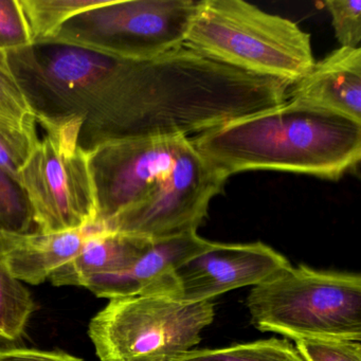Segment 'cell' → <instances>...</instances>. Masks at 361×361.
<instances>
[{"instance_id":"cell-1","label":"cell","mask_w":361,"mask_h":361,"mask_svg":"<svg viewBox=\"0 0 361 361\" xmlns=\"http://www.w3.org/2000/svg\"><path fill=\"white\" fill-rule=\"evenodd\" d=\"M190 141L226 179L247 171H279L336 180L360 161L361 123L287 101L190 137Z\"/></svg>"},{"instance_id":"cell-2","label":"cell","mask_w":361,"mask_h":361,"mask_svg":"<svg viewBox=\"0 0 361 361\" xmlns=\"http://www.w3.org/2000/svg\"><path fill=\"white\" fill-rule=\"evenodd\" d=\"M183 46L238 71L290 85L316 63L308 33L242 0L198 1Z\"/></svg>"},{"instance_id":"cell-3","label":"cell","mask_w":361,"mask_h":361,"mask_svg":"<svg viewBox=\"0 0 361 361\" xmlns=\"http://www.w3.org/2000/svg\"><path fill=\"white\" fill-rule=\"evenodd\" d=\"M251 323L293 340L361 341V276L299 265L253 286L246 300Z\"/></svg>"},{"instance_id":"cell-4","label":"cell","mask_w":361,"mask_h":361,"mask_svg":"<svg viewBox=\"0 0 361 361\" xmlns=\"http://www.w3.org/2000/svg\"><path fill=\"white\" fill-rule=\"evenodd\" d=\"M214 316L212 301L116 298L92 319L88 335L101 361H172L200 344Z\"/></svg>"},{"instance_id":"cell-5","label":"cell","mask_w":361,"mask_h":361,"mask_svg":"<svg viewBox=\"0 0 361 361\" xmlns=\"http://www.w3.org/2000/svg\"><path fill=\"white\" fill-rule=\"evenodd\" d=\"M198 1H114L65 23L49 41L124 60L143 61L181 47Z\"/></svg>"},{"instance_id":"cell-6","label":"cell","mask_w":361,"mask_h":361,"mask_svg":"<svg viewBox=\"0 0 361 361\" xmlns=\"http://www.w3.org/2000/svg\"><path fill=\"white\" fill-rule=\"evenodd\" d=\"M39 233H58L96 224V191L88 153L46 135L18 173Z\"/></svg>"},{"instance_id":"cell-7","label":"cell","mask_w":361,"mask_h":361,"mask_svg":"<svg viewBox=\"0 0 361 361\" xmlns=\"http://www.w3.org/2000/svg\"><path fill=\"white\" fill-rule=\"evenodd\" d=\"M227 179L214 170L188 140L171 172L142 202L103 225L107 231L160 240L197 231L209 204Z\"/></svg>"},{"instance_id":"cell-8","label":"cell","mask_w":361,"mask_h":361,"mask_svg":"<svg viewBox=\"0 0 361 361\" xmlns=\"http://www.w3.org/2000/svg\"><path fill=\"white\" fill-rule=\"evenodd\" d=\"M187 137H151L114 141L88 153L102 226L142 202L171 172Z\"/></svg>"},{"instance_id":"cell-9","label":"cell","mask_w":361,"mask_h":361,"mask_svg":"<svg viewBox=\"0 0 361 361\" xmlns=\"http://www.w3.org/2000/svg\"><path fill=\"white\" fill-rule=\"evenodd\" d=\"M290 265L288 259L261 242L221 244L183 263L175 271L178 301H212L240 287L257 286Z\"/></svg>"},{"instance_id":"cell-10","label":"cell","mask_w":361,"mask_h":361,"mask_svg":"<svg viewBox=\"0 0 361 361\" xmlns=\"http://www.w3.org/2000/svg\"><path fill=\"white\" fill-rule=\"evenodd\" d=\"M213 243L200 238L196 231L155 240L128 269L96 276L85 287L97 297L111 300L151 295L174 299L175 271L192 257L210 249Z\"/></svg>"},{"instance_id":"cell-11","label":"cell","mask_w":361,"mask_h":361,"mask_svg":"<svg viewBox=\"0 0 361 361\" xmlns=\"http://www.w3.org/2000/svg\"><path fill=\"white\" fill-rule=\"evenodd\" d=\"M288 101L361 123V48L340 47L291 85Z\"/></svg>"},{"instance_id":"cell-12","label":"cell","mask_w":361,"mask_h":361,"mask_svg":"<svg viewBox=\"0 0 361 361\" xmlns=\"http://www.w3.org/2000/svg\"><path fill=\"white\" fill-rule=\"evenodd\" d=\"M99 230V224L58 233L31 232L6 240L1 257L10 272L20 282L39 285L77 257L84 243Z\"/></svg>"},{"instance_id":"cell-13","label":"cell","mask_w":361,"mask_h":361,"mask_svg":"<svg viewBox=\"0 0 361 361\" xmlns=\"http://www.w3.org/2000/svg\"><path fill=\"white\" fill-rule=\"evenodd\" d=\"M153 240L99 230L87 238L77 257L50 276L54 286L85 287L92 279L128 269L151 249Z\"/></svg>"},{"instance_id":"cell-14","label":"cell","mask_w":361,"mask_h":361,"mask_svg":"<svg viewBox=\"0 0 361 361\" xmlns=\"http://www.w3.org/2000/svg\"><path fill=\"white\" fill-rule=\"evenodd\" d=\"M37 126V118L10 69L7 56L0 52V140L22 166L39 145Z\"/></svg>"},{"instance_id":"cell-15","label":"cell","mask_w":361,"mask_h":361,"mask_svg":"<svg viewBox=\"0 0 361 361\" xmlns=\"http://www.w3.org/2000/svg\"><path fill=\"white\" fill-rule=\"evenodd\" d=\"M109 0H20L32 44L49 41L75 16L105 5Z\"/></svg>"},{"instance_id":"cell-16","label":"cell","mask_w":361,"mask_h":361,"mask_svg":"<svg viewBox=\"0 0 361 361\" xmlns=\"http://www.w3.org/2000/svg\"><path fill=\"white\" fill-rule=\"evenodd\" d=\"M35 310L28 289L10 272L0 255V342L20 340Z\"/></svg>"},{"instance_id":"cell-17","label":"cell","mask_w":361,"mask_h":361,"mask_svg":"<svg viewBox=\"0 0 361 361\" xmlns=\"http://www.w3.org/2000/svg\"><path fill=\"white\" fill-rule=\"evenodd\" d=\"M172 361H304V359L290 342L270 338L228 348L191 350Z\"/></svg>"},{"instance_id":"cell-18","label":"cell","mask_w":361,"mask_h":361,"mask_svg":"<svg viewBox=\"0 0 361 361\" xmlns=\"http://www.w3.org/2000/svg\"><path fill=\"white\" fill-rule=\"evenodd\" d=\"M33 225L32 210L22 185L0 170V255L8 238L31 233Z\"/></svg>"},{"instance_id":"cell-19","label":"cell","mask_w":361,"mask_h":361,"mask_svg":"<svg viewBox=\"0 0 361 361\" xmlns=\"http://www.w3.org/2000/svg\"><path fill=\"white\" fill-rule=\"evenodd\" d=\"M32 44L20 0H0V52L16 51Z\"/></svg>"},{"instance_id":"cell-20","label":"cell","mask_w":361,"mask_h":361,"mask_svg":"<svg viewBox=\"0 0 361 361\" xmlns=\"http://www.w3.org/2000/svg\"><path fill=\"white\" fill-rule=\"evenodd\" d=\"M324 5L331 14L336 37L341 47L360 48V0H327Z\"/></svg>"},{"instance_id":"cell-21","label":"cell","mask_w":361,"mask_h":361,"mask_svg":"<svg viewBox=\"0 0 361 361\" xmlns=\"http://www.w3.org/2000/svg\"><path fill=\"white\" fill-rule=\"evenodd\" d=\"M295 342L304 361H361L360 341L300 339Z\"/></svg>"},{"instance_id":"cell-22","label":"cell","mask_w":361,"mask_h":361,"mask_svg":"<svg viewBox=\"0 0 361 361\" xmlns=\"http://www.w3.org/2000/svg\"><path fill=\"white\" fill-rule=\"evenodd\" d=\"M0 361H85L64 352L35 348H0Z\"/></svg>"},{"instance_id":"cell-23","label":"cell","mask_w":361,"mask_h":361,"mask_svg":"<svg viewBox=\"0 0 361 361\" xmlns=\"http://www.w3.org/2000/svg\"><path fill=\"white\" fill-rule=\"evenodd\" d=\"M22 164L18 161L11 149L6 145L3 140H0V170L7 173L12 178L18 181V173H20Z\"/></svg>"}]
</instances>
